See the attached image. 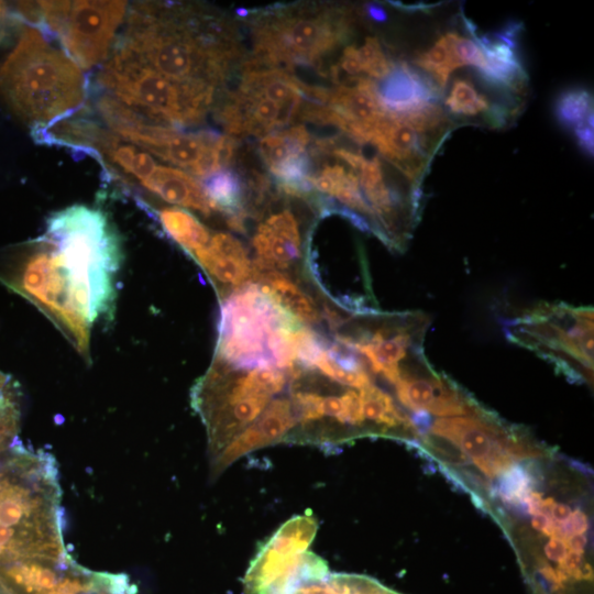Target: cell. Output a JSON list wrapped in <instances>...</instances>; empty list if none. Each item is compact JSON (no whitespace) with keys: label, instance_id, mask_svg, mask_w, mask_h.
<instances>
[{"label":"cell","instance_id":"34","mask_svg":"<svg viewBox=\"0 0 594 594\" xmlns=\"http://www.w3.org/2000/svg\"><path fill=\"white\" fill-rule=\"evenodd\" d=\"M20 422V410L9 391L0 395V454L13 444Z\"/></svg>","mask_w":594,"mask_h":594},{"label":"cell","instance_id":"5","mask_svg":"<svg viewBox=\"0 0 594 594\" xmlns=\"http://www.w3.org/2000/svg\"><path fill=\"white\" fill-rule=\"evenodd\" d=\"M288 383L290 374L286 370H234L212 362L191 392L193 407L207 429L210 462L288 388Z\"/></svg>","mask_w":594,"mask_h":594},{"label":"cell","instance_id":"21","mask_svg":"<svg viewBox=\"0 0 594 594\" xmlns=\"http://www.w3.org/2000/svg\"><path fill=\"white\" fill-rule=\"evenodd\" d=\"M469 30L486 61L485 68L479 72V75L495 88L519 92L527 84V76L515 53L516 47L496 34L492 37L479 36L472 24Z\"/></svg>","mask_w":594,"mask_h":594},{"label":"cell","instance_id":"1","mask_svg":"<svg viewBox=\"0 0 594 594\" xmlns=\"http://www.w3.org/2000/svg\"><path fill=\"white\" fill-rule=\"evenodd\" d=\"M118 45L169 80L215 88L235 55L230 32L190 7L138 2Z\"/></svg>","mask_w":594,"mask_h":594},{"label":"cell","instance_id":"46","mask_svg":"<svg viewBox=\"0 0 594 594\" xmlns=\"http://www.w3.org/2000/svg\"><path fill=\"white\" fill-rule=\"evenodd\" d=\"M0 594H8V593L6 592V590L3 588V586L1 585V583H0Z\"/></svg>","mask_w":594,"mask_h":594},{"label":"cell","instance_id":"42","mask_svg":"<svg viewBox=\"0 0 594 594\" xmlns=\"http://www.w3.org/2000/svg\"><path fill=\"white\" fill-rule=\"evenodd\" d=\"M565 542H566L569 551L584 554V550L587 544V538L585 535H575L568 538Z\"/></svg>","mask_w":594,"mask_h":594},{"label":"cell","instance_id":"9","mask_svg":"<svg viewBox=\"0 0 594 594\" xmlns=\"http://www.w3.org/2000/svg\"><path fill=\"white\" fill-rule=\"evenodd\" d=\"M293 320L256 283L244 285L221 299L213 362L234 370L276 367L271 355L274 337Z\"/></svg>","mask_w":594,"mask_h":594},{"label":"cell","instance_id":"6","mask_svg":"<svg viewBox=\"0 0 594 594\" xmlns=\"http://www.w3.org/2000/svg\"><path fill=\"white\" fill-rule=\"evenodd\" d=\"M98 82L142 116L178 125L200 122L215 90L169 80L118 44L101 68Z\"/></svg>","mask_w":594,"mask_h":594},{"label":"cell","instance_id":"41","mask_svg":"<svg viewBox=\"0 0 594 594\" xmlns=\"http://www.w3.org/2000/svg\"><path fill=\"white\" fill-rule=\"evenodd\" d=\"M572 509L569 505L564 503H558L553 505L551 512H550V518L558 524H561L566 520V518L570 516Z\"/></svg>","mask_w":594,"mask_h":594},{"label":"cell","instance_id":"8","mask_svg":"<svg viewBox=\"0 0 594 594\" xmlns=\"http://www.w3.org/2000/svg\"><path fill=\"white\" fill-rule=\"evenodd\" d=\"M0 277L45 314L77 352L89 360L91 324L79 311L68 276L47 240L41 238L22 250Z\"/></svg>","mask_w":594,"mask_h":594},{"label":"cell","instance_id":"31","mask_svg":"<svg viewBox=\"0 0 594 594\" xmlns=\"http://www.w3.org/2000/svg\"><path fill=\"white\" fill-rule=\"evenodd\" d=\"M554 113L562 125L574 129L593 113L591 94L583 88L562 92L556 101Z\"/></svg>","mask_w":594,"mask_h":594},{"label":"cell","instance_id":"20","mask_svg":"<svg viewBox=\"0 0 594 594\" xmlns=\"http://www.w3.org/2000/svg\"><path fill=\"white\" fill-rule=\"evenodd\" d=\"M253 283L301 324L311 328L322 321L323 310L306 288L288 274L279 271L261 272L255 275Z\"/></svg>","mask_w":594,"mask_h":594},{"label":"cell","instance_id":"33","mask_svg":"<svg viewBox=\"0 0 594 594\" xmlns=\"http://www.w3.org/2000/svg\"><path fill=\"white\" fill-rule=\"evenodd\" d=\"M362 73L371 78L381 79L391 70L393 63L386 57L380 42L375 37H366L358 47Z\"/></svg>","mask_w":594,"mask_h":594},{"label":"cell","instance_id":"16","mask_svg":"<svg viewBox=\"0 0 594 594\" xmlns=\"http://www.w3.org/2000/svg\"><path fill=\"white\" fill-rule=\"evenodd\" d=\"M376 99L386 114L405 117L430 105H438L442 89L431 76L402 62L374 81Z\"/></svg>","mask_w":594,"mask_h":594},{"label":"cell","instance_id":"26","mask_svg":"<svg viewBox=\"0 0 594 594\" xmlns=\"http://www.w3.org/2000/svg\"><path fill=\"white\" fill-rule=\"evenodd\" d=\"M310 141L305 127L295 125L263 136L258 144L260 154L270 170L296 158L306 152Z\"/></svg>","mask_w":594,"mask_h":594},{"label":"cell","instance_id":"13","mask_svg":"<svg viewBox=\"0 0 594 594\" xmlns=\"http://www.w3.org/2000/svg\"><path fill=\"white\" fill-rule=\"evenodd\" d=\"M130 142L199 177L224 168L234 152L229 136L213 131L185 133L154 122L138 128Z\"/></svg>","mask_w":594,"mask_h":594},{"label":"cell","instance_id":"32","mask_svg":"<svg viewBox=\"0 0 594 594\" xmlns=\"http://www.w3.org/2000/svg\"><path fill=\"white\" fill-rule=\"evenodd\" d=\"M534 476L527 468L512 464L498 475L495 491L504 503L518 506L534 491Z\"/></svg>","mask_w":594,"mask_h":594},{"label":"cell","instance_id":"17","mask_svg":"<svg viewBox=\"0 0 594 594\" xmlns=\"http://www.w3.org/2000/svg\"><path fill=\"white\" fill-rule=\"evenodd\" d=\"M427 136L404 119L385 114L369 134L366 143L374 145L410 180L417 182L429 155Z\"/></svg>","mask_w":594,"mask_h":594},{"label":"cell","instance_id":"37","mask_svg":"<svg viewBox=\"0 0 594 594\" xmlns=\"http://www.w3.org/2000/svg\"><path fill=\"white\" fill-rule=\"evenodd\" d=\"M344 575L354 594H399L370 576L348 573Z\"/></svg>","mask_w":594,"mask_h":594},{"label":"cell","instance_id":"45","mask_svg":"<svg viewBox=\"0 0 594 594\" xmlns=\"http://www.w3.org/2000/svg\"><path fill=\"white\" fill-rule=\"evenodd\" d=\"M11 391L10 387H9V383H8V378L6 377V375L0 372V395L7 393Z\"/></svg>","mask_w":594,"mask_h":594},{"label":"cell","instance_id":"15","mask_svg":"<svg viewBox=\"0 0 594 594\" xmlns=\"http://www.w3.org/2000/svg\"><path fill=\"white\" fill-rule=\"evenodd\" d=\"M252 246L255 275L266 271L284 272L295 266L304 252L295 213L289 209H282L266 217L253 234Z\"/></svg>","mask_w":594,"mask_h":594},{"label":"cell","instance_id":"27","mask_svg":"<svg viewBox=\"0 0 594 594\" xmlns=\"http://www.w3.org/2000/svg\"><path fill=\"white\" fill-rule=\"evenodd\" d=\"M123 172L144 182L156 167L153 157L144 150L128 143L110 132L99 151Z\"/></svg>","mask_w":594,"mask_h":594},{"label":"cell","instance_id":"7","mask_svg":"<svg viewBox=\"0 0 594 594\" xmlns=\"http://www.w3.org/2000/svg\"><path fill=\"white\" fill-rule=\"evenodd\" d=\"M346 13L334 9L267 13L253 26L255 65L287 70L315 65L349 33Z\"/></svg>","mask_w":594,"mask_h":594},{"label":"cell","instance_id":"11","mask_svg":"<svg viewBox=\"0 0 594 594\" xmlns=\"http://www.w3.org/2000/svg\"><path fill=\"white\" fill-rule=\"evenodd\" d=\"M426 432L428 436L424 438L455 448L464 461L465 458L472 460L490 479L498 476L515 460L538 454L535 448L508 432L493 415L482 408L470 415L430 420Z\"/></svg>","mask_w":594,"mask_h":594},{"label":"cell","instance_id":"22","mask_svg":"<svg viewBox=\"0 0 594 594\" xmlns=\"http://www.w3.org/2000/svg\"><path fill=\"white\" fill-rule=\"evenodd\" d=\"M141 184L168 204L191 208L205 216L215 210L201 185L180 169L156 165Z\"/></svg>","mask_w":594,"mask_h":594},{"label":"cell","instance_id":"39","mask_svg":"<svg viewBox=\"0 0 594 594\" xmlns=\"http://www.w3.org/2000/svg\"><path fill=\"white\" fill-rule=\"evenodd\" d=\"M546 557L560 564L569 552L565 540L560 538H550L543 548Z\"/></svg>","mask_w":594,"mask_h":594},{"label":"cell","instance_id":"18","mask_svg":"<svg viewBox=\"0 0 594 594\" xmlns=\"http://www.w3.org/2000/svg\"><path fill=\"white\" fill-rule=\"evenodd\" d=\"M193 257L219 288L221 299L254 280L255 272L248 250L230 233L212 234L208 244Z\"/></svg>","mask_w":594,"mask_h":594},{"label":"cell","instance_id":"25","mask_svg":"<svg viewBox=\"0 0 594 594\" xmlns=\"http://www.w3.org/2000/svg\"><path fill=\"white\" fill-rule=\"evenodd\" d=\"M158 218L166 233L190 255L205 248L211 238L208 228L183 208L162 209Z\"/></svg>","mask_w":594,"mask_h":594},{"label":"cell","instance_id":"36","mask_svg":"<svg viewBox=\"0 0 594 594\" xmlns=\"http://www.w3.org/2000/svg\"><path fill=\"white\" fill-rule=\"evenodd\" d=\"M90 594H134V590L124 576L99 574Z\"/></svg>","mask_w":594,"mask_h":594},{"label":"cell","instance_id":"3","mask_svg":"<svg viewBox=\"0 0 594 594\" xmlns=\"http://www.w3.org/2000/svg\"><path fill=\"white\" fill-rule=\"evenodd\" d=\"M85 78L70 57L34 28H24L0 67V99L32 127L52 124L79 108Z\"/></svg>","mask_w":594,"mask_h":594},{"label":"cell","instance_id":"28","mask_svg":"<svg viewBox=\"0 0 594 594\" xmlns=\"http://www.w3.org/2000/svg\"><path fill=\"white\" fill-rule=\"evenodd\" d=\"M328 574L329 570L324 560L306 551L294 568L278 576L258 594H295L304 584L320 580Z\"/></svg>","mask_w":594,"mask_h":594},{"label":"cell","instance_id":"19","mask_svg":"<svg viewBox=\"0 0 594 594\" xmlns=\"http://www.w3.org/2000/svg\"><path fill=\"white\" fill-rule=\"evenodd\" d=\"M297 426L289 396L275 397L263 414L232 442L233 452L242 457L256 449L286 441Z\"/></svg>","mask_w":594,"mask_h":594},{"label":"cell","instance_id":"2","mask_svg":"<svg viewBox=\"0 0 594 594\" xmlns=\"http://www.w3.org/2000/svg\"><path fill=\"white\" fill-rule=\"evenodd\" d=\"M67 557L56 462L12 444L0 454V565Z\"/></svg>","mask_w":594,"mask_h":594},{"label":"cell","instance_id":"10","mask_svg":"<svg viewBox=\"0 0 594 594\" xmlns=\"http://www.w3.org/2000/svg\"><path fill=\"white\" fill-rule=\"evenodd\" d=\"M125 1L24 2L22 13L42 20L77 66L89 68L108 54L124 19Z\"/></svg>","mask_w":594,"mask_h":594},{"label":"cell","instance_id":"40","mask_svg":"<svg viewBox=\"0 0 594 594\" xmlns=\"http://www.w3.org/2000/svg\"><path fill=\"white\" fill-rule=\"evenodd\" d=\"M574 133L580 146L587 153L593 154V127L587 122L581 123L574 128Z\"/></svg>","mask_w":594,"mask_h":594},{"label":"cell","instance_id":"29","mask_svg":"<svg viewBox=\"0 0 594 594\" xmlns=\"http://www.w3.org/2000/svg\"><path fill=\"white\" fill-rule=\"evenodd\" d=\"M415 64L431 76L442 90L450 74L463 66L454 51L451 32L438 38L430 48L416 57Z\"/></svg>","mask_w":594,"mask_h":594},{"label":"cell","instance_id":"30","mask_svg":"<svg viewBox=\"0 0 594 594\" xmlns=\"http://www.w3.org/2000/svg\"><path fill=\"white\" fill-rule=\"evenodd\" d=\"M446 107L455 116L472 118L487 111L490 103L470 79L458 78L450 88Z\"/></svg>","mask_w":594,"mask_h":594},{"label":"cell","instance_id":"35","mask_svg":"<svg viewBox=\"0 0 594 594\" xmlns=\"http://www.w3.org/2000/svg\"><path fill=\"white\" fill-rule=\"evenodd\" d=\"M295 594H354L349 586L344 573H329L300 586Z\"/></svg>","mask_w":594,"mask_h":594},{"label":"cell","instance_id":"43","mask_svg":"<svg viewBox=\"0 0 594 594\" xmlns=\"http://www.w3.org/2000/svg\"><path fill=\"white\" fill-rule=\"evenodd\" d=\"M366 13L370 19L376 22H384L387 19V14L385 10L376 4H367L366 6Z\"/></svg>","mask_w":594,"mask_h":594},{"label":"cell","instance_id":"44","mask_svg":"<svg viewBox=\"0 0 594 594\" xmlns=\"http://www.w3.org/2000/svg\"><path fill=\"white\" fill-rule=\"evenodd\" d=\"M552 519L543 514L534 515L531 518V527L540 532H543Z\"/></svg>","mask_w":594,"mask_h":594},{"label":"cell","instance_id":"4","mask_svg":"<svg viewBox=\"0 0 594 594\" xmlns=\"http://www.w3.org/2000/svg\"><path fill=\"white\" fill-rule=\"evenodd\" d=\"M56 250L81 315L92 324L112 314L120 244L99 209L74 205L53 213L43 235Z\"/></svg>","mask_w":594,"mask_h":594},{"label":"cell","instance_id":"12","mask_svg":"<svg viewBox=\"0 0 594 594\" xmlns=\"http://www.w3.org/2000/svg\"><path fill=\"white\" fill-rule=\"evenodd\" d=\"M513 337L562 367L571 362L588 374L593 369V310L553 306L535 309L518 320Z\"/></svg>","mask_w":594,"mask_h":594},{"label":"cell","instance_id":"23","mask_svg":"<svg viewBox=\"0 0 594 594\" xmlns=\"http://www.w3.org/2000/svg\"><path fill=\"white\" fill-rule=\"evenodd\" d=\"M309 183L314 189L340 202V209L363 218L374 232V219L362 195L359 178L353 169L336 163L324 165L321 170L310 174Z\"/></svg>","mask_w":594,"mask_h":594},{"label":"cell","instance_id":"14","mask_svg":"<svg viewBox=\"0 0 594 594\" xmlns=\"http://www.w3.org/2000/svg\"><path fill=\"white\" fill-rule=\"evenodd\" d=\"M318 522L311 514L287 520L260 548L243 579L245 594H258L294 568L312 542Z\"/></svg>","mask_w":594,"mask_h":594},{"label":"cell","instance_id":"38","mask_svg":"<svg viewBox=\"0 0 594 594\" xmlns=\"http://www.w3.org/2000/svg\"><path fill=\"white\" fill-rule=\"evenodd\" d=\"M558 525L564 540L575 535H585L590 527L588 518L581 509L572 510L566 520Z\"/></svg>","mask_w":594,"mask_h":594},{"label":"cell","instance_id":"24","mask_svg":"<svg viewBox=\"0 0 594 594\" xmlns=\"http://www.w3.org/2000/svg\"><path fill=\"white\" fill-rule=\"evenodd\" d=\"M201 187L215 210L227 216L230 228L244 232V183L230 169H219L202 177Z\"/></svg>","mask_w":594,"mask_h":594}]
</instances>
